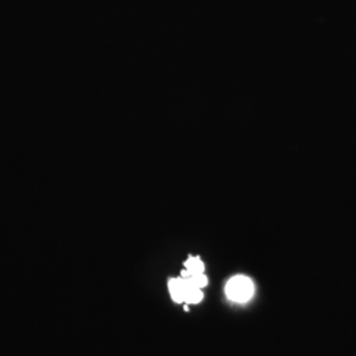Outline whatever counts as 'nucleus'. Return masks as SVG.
<instances>
[{
  "mask_svg": "<svg viewBox=\"0 0 356 356\" xmlns=\"http://www.w3.org/2000/svg\"><path fill=\"white\" fill-rule=\"evenodd\" d=\"M226 294L235 302H247L254 294V284L245 276H235L227 282Z\"/></svg>",
  "mask_w": 356,
  "mask_h": 356,
  "instance_id": "nucleus-1",
  "label": "nucleus"
},
{
  "mask_svg": "<svg viewBox=\"0 0 356 356\" xmlns=\"http://www.w3.org/2000/svg\"><path fill=\"white\" fill-rule=\"evenodd\" d=\"M204 272V266L202 260L195 256H189V259L185 261V269L181 272V277H191L194 275H202Z\"/></svg>",
  "mask_w": 356,
  "mask_h": 356,
  "instance_id": "nucleus-2",
  "label": "nucleus"
},
{
  "mask_svg": "<svg viewBox=\"0 0 356 356\" xmlns=\"http://www.w3.org/2000/svg\"><path fill=\"white\" fill-rule=\"evenodd\" d=\"M169 291L172 298L177 302L182 304L185 301V292H186V286H185V281L179 276L178 279H172L169 280Z\"/></svg>",
  "mask_w": 356,
  "mask_h": 356,
  "instance_id": "nucleus-3",
  "label": "nucleus"
},
{
  "mask_svg": "<svg viewBox=\"0 0 356 356\" xmlns=\"http://www.w3.org/2000/svg\"><path fill=\"white\" fill-rule=\"evenodd\" d=\"M184 279V277H182ZM185 281V286H186V292H185V304H198L202 301L204 298V293L202 289L193 286L188 279H184Z\"/></svg>",
  "mask_w": 356,
  "mask_h": 356,
  "instance_id": "nucleus-4",
  "label": "nucleus"
},
{
  "mask_svg": "<svg viewBox=\"0 0 356 356\" xmlns=\"http://www.w3.org/2000/svg\"><path fill=\"white\" fill-rule=\"evenodd\" d=\"M185 279V277H184ZM189 282H191L193 286H195V288H200V289H202L204 288L206 285H207V277L204 276V273L202 275H194V276H191V277H186Z\"/></svg>",
  "mask_w": 356,
  "mask_h": 356,
  "instance_id": "nucleus-5",
  "label": "nucleus"
}]
</instances>
